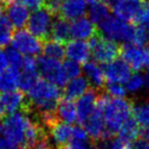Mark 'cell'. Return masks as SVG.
I'll use <instances>...</instances> for the list:
<instances>
[{"instance_id": "cell-1", "label": "cell", "mask_w": 149, "mask_h": 149, "mask_svg": "<svg viewBox=\"0 0 149 149\" xmlns=\"http://www.w3.org/2000/svg\"><path fill=\"white\" fill-rule=\"evenodd\" d=\"M133 101L128 98H110L105 92L103 101V118L107 133L114 136L122 125L132 116Z\"/></svg>"}, {"instance_id": "cell-2", "label": "cell", "mask_w": 149, "mask_h": 149, "mask_svg": "<svg viewBox=\"0 0 149 149\" xmlns=\"http://www.w3.org/2000/svg\"><path fill=\"white\" fill-rule=\"evenodd\" d=\"M29 116L17 111L5 116L3 122V139L9 145H15L25 149V132Z\"/></svg>"}, {"instance_id": "cell-3", "label": "cell", "mask_w": 149, "mask_h": 149, "mask_svg": "<svg viewBox=\"0 0 149 149\" xmlns=\"http://www.w3.org/2000/svg\"><path fill=\"white\" fill-rule=\"evenodd\" d=\"M99 33L112 41L133 42L135 26L125 23L123 19L108 15L99 24Z\"/></svg>"}, {"instance_id": "cell-4", "label": "cell", "mask_w": 149, "mask_h": 149, "mask_svg": "<svg viewBox=\"0 0 149 149\" xmlns=\"http://www.w3.org/2000/svg\"><path fill=\"white\" fill-rule=\"evenodd\" d=\"M89 40L91 53L93 54V57L96 61L106 64L116 59L120 55V46L116 41H112L102 36L99 31Z\"/></svg>"}, {"instance_id": "cell-5", "label": "cell", "mask_w": 149, "mask_h": 149, "mask_svg": "<svg viewBox=\"0 0 149 149\" xmlns=\"http://www.w3.org/2000/svg\"><path fill=\"white\" fill-rule=\"evenodd\" d=\"M52 17L53 15L45 8H41L35 10L28 19V30L30 33H32L34 36L39 38L42 41L49 39L50 29L52 25Z\"/></svg>"}, {"instance_id": "cell-6", "label": "cell", "mask_w": 149, "mask_h": 149, "mask_svg": "<svg viewBox=\"0 0 149 149\" xmlns=\"http://www.w3.org/2000/svg\"><path fill=\"white\" fill-rule=\"evenodd\" d=\"M13 47L26 55H38L42 52V41L27 30H19L11 37Z\"/></svg>"}, {"instance_id": "cell-7", "label": "cell", "mask_w": 149, "mask_h": 149, "mask_svg": "<svg viewBox=\"0 0 149 149\" xmlns=\"http://www.w3.org/2000/svg\"><path fill=\"white\" fill-rule=\"evenodd\" d=\"M27 108V96L23 91L0 92V118L15 112H25Z\"/></svg>"}, {"instance_id": "cell-8", "label": "cell", "mask_w": 149, "mask_h": 149, "mask_svg": "<svg viewBox=\"0 0 149 149\" xmlns=\"http://www.w3.org/2000/svg\"><path fill=\"white\" fill-rule=\"evenodd\" d=\"M37 70L47 81L59 87H64L68 83L62 72L61 64L58 62V60L46 55L40 56L37 59Z\"/></svg>"}, {"instance_id": "cell-9", "label": "cell", "mask_w": 149, "mask_h": 149, "mask_svg": "<svg viewBox=\"0 0 149 149\" xmlns=\"http://www.w3.org/2000/svg\"><path fill=\"white\" fill-rule=\"evenodd\" d=\"M101 91L94 89V88H90L85 94H83L79 98L77 104H76V107H77L78 122L81 125L85 123V120L89 118L90 114L95 109L99 93Z\"/></svg>"}, {"instance_id": "cell-10", "label": "cell", "mask_w": 149, "mask_h": 149, "mask_svg": "<svg viewBox=\"0 0 149 149\" xmlns=\"http://www.w3.org/2000/svg\"><path fill=\"white\" fill-rule=\"evenodd\" d=\"M143 0H116L109 2L116 17L123 21L134 22L137 13L142 6Z\"/></svg>"}, {"instance_id": "cell-11", "label": "cell", "mask_w": 149, "mask_h": 149, "mask_svg": "<svg viewBox=\"0 0 149 149\" xmlns=\"http://www.w3.org/2000/svg\"><path fill=\"white\" fill-rule=\"evenodd\" d=\"M46 129L56 149H61L63 146L68 145L72 139V127L59 120L54 122Z\"/></svg>"}, {"instance_id": "cell-12", "label": "cell", "mask_w": 149, "mask_h": 149, "mask_svg": "<svg viewBox=\"0 0 149 149\" xmlns=\"http://www.w3.org/2000/svg\"><path fill=\"white\" fill-rule=\"evenodd\" d=\"M104 77L108 82L126 83L131 77V68L126 61L114 59L104 66Z\"/></svg>"}, {"instance_id": "cell-13", "label": "cell", "mask_w": 149, "mask_h": 149, "mask_svg": "<svg viewBox=\"0 0 149 149\" xmlns=\"http://www.w3.org/2000/svg\"><path fill=\"white\" fill-rule=\"evenodd\" d=\"M120 55H122L123 60L126 61L128 65L135 72H139L144 68L145 49H142L139 46H134L132 44L122 45Z\"/></svg>"}, {"instance_id": "cell-14", "label": "cell", "mask_w": 149, "mask_h": 149, "mask_svg": "<svg viewBox=\"0 0 149 149\" xmlns=\"http://www.w3.org/2000/svg\"><path fill=\"white\" fill-rule=\"evenodd\" d=\"M87 11V1L86 0H63L60 5L58 17L70 19H76L85 15Z\"/></svg>"}, {"instance_id": "cell-15", "label": "cell", "mask_w": 149, "mask_h": 149, "mask_svg": "<svg viewBox=\"0 0 149 149\" xmlns=\"http://www.w3.org/2000/svg\"><path fill=\"white\" fill-rule=\"evenodd\" d=\"M65 55L68 58L77 61L78 63H85L91 55L89 43L77 39L68 41L65 47Z\"/></svg>"}, {"instance_id": "cell-16", "label": "cell", "mask_w": 149, "mask_h": 149, "mask_svg": "<svg viewBox=\"0 0 149 149\" xmlns=\"http://www.w3.org/2000/svg\"><path fill=\"white\" fill-rule=\"evenodd\" d=\"M5 8H6L7 19L13 28L21 29L27 25L30 17L28 7L17 1H13L11 3L7 4Z\"/></svg>"}, {"instance_id": "cell-17", "label": "cell", "mask_w": 149, "mask_h": 149, "mask_svg": "<svg viewBox=\"0 0 149 149\" xmlns=\"http://www.w3.org/2000/svg\"><path fill=\"white\" fill-rule=\"evenodd\" d=\"M98 32L95 24L82 17L74 19L70 25V35L77 40H86L92 38Z\"/></svg>"}, {"instance_id": "cell-18", "label": "cell", "mask_w": 149, "mask_h": 149, "mask_svg": "<svg viewBox=\"0 0 149 149\" xmlns=\"http://www.w3.org/2000/svg\"><path fill=\"white\" fill-rule=\"evenodd\" d=\"M90 89V82L84 76H79L77 78L70 80L64 86L63 90V98L68 100L74 101V99L81 97Z\"/></svg>"}, {"instance_id": "cell-19", "label": "cell", "mask_w": 149, "mask_h": 149, "mask_svg": "<svg viewBox=\"0 0 149 149\" xmlns=\"http://www.w3.org/2000/svg\"><path fill=\"white\" fill-rule=\"evenodd\" d=\"M70 25L68 21L57 15V19L52 21L49 39L64 44L70 41Z\"/></svg>"}, {"instance_id": "cell-20", "label": "cell", "mask_w": 149, "mask_h": 149, "mask_svg": "<svg viewBox=\"0 0 149 149\" xmlns=\"http://www.w3.org/2000/svg\"><path fill=\"white\" fill-rule=\"evenodd\" d=\"M84 72L89 80L90 84L94 86V89L101 91L105 86V77L103 70L94 61H87L84 64Z\"/></svg>"}, {"instance_id": "cell-21", "label": "cell", "mask_w": 149, "mask_h": 149, "mask_svg": "<svg viewBox=\"0 0 149 149\" xmlns=\"http://www.w3.org/2000/svg\"><path fill=\"white\" fill-rule=\"evenodd\" d=\"M56 116L58 120L66 124H74L78 120L77 107L74 101L68 99H60L56 107Z\"/></svg>"}, {"instance_id": "cell-22", "label": "cell", "mask_w": 149, "mask_h": 149, "mask_svg": "<svg viewBox=\"0 0 149 149\" xmlns=\"http://www.w3.org/2000/svg\"><path fill=\"white\" fill-rule=\"evenodd\" d=\"M19 72L15 68H5L0 72V92L15 90L19 87Z\"/></svg>"}, {"instance_id": "cell-23", "label": "cell", "mask_w": 149, "mask_h": 149, "mask_svg": "<svg viewBox=\"0 0 149 149\" xmlns=\"http://www.w3.org/2000/svg\"><path fill=\"white\" fill-rule=\"evenodd\" d=\"M110 5L108 0H97L90 3L89 17L94 24H100L109 15Z\"/></svg>"}, {"instance_id": "cell-24", "label": "cell", "mask_w": 149, "mask_h": 149, "mask_svg": "<svg viewBox=\"0 0 149 149\" xmlns=\"http://www.w3.org/2000/svg\"><path fill=\"white\" fill-rule=\"evenodd\" d=\"M140 131L141 128L139 126L138 122L136 120V118L130 116L122 125V127L118 130V134L124 139H127L129 141H133V140H136L140 136Z\"/></svg>"}, {"instance_id": "cell-25", "label": "cell", "mask_w": 149, "mask_h": 149, "mask_svg": "<svg viewBox=\"0 0 149 149\" xmlns=\"http://www.w3.org/2000/svg\"><path fill=\"white\" fill-rule=\"evenodd\" d=\"M42 51L44 52L46 56L56 60H62L65 55V49L63 48V45L52 39H48L44 41Z\"/></svg>"}, {"instance_id": "cell-26", "label": "cell", "mask_w": 149, "mask_h": 149, "mask_svg": "<svg viewBox=\"0 0 149 149\" xmlns=\"http://www.w3.org/2000/svg\"><path fill=\"white\" fill-rule=\"evenodd\" d=\"M38 80H39V74L37 70L35 72L24 70L22 74H19V87L23 92H29L31 88L37 83Z\"/></svg>"}, {"instance_id": "cell-27", "label": "cell", "mask_w": 149, "mask_h": 149, "mask_svg": "<svg viewBox=\"0 0 149 149\" xmlns=\"http://www.w3.org/2000/svg\"><path fill=\"white\" fill-rule=\"evenodd\" d=\"M13 28L7 17H2L0 19V49L6 47L9 42H11Z\"/></svg>"}, {"instance_id": "cell-28", "label": "cell", "mask_w": 149, "mask_h": 149, "mask_svg": "<svg viewBox=\"0 0 149 149\" xmlns=\"http://www.w3.org/2000/svg\"><path fill=\"white\" fill-rule=\"evenodd\" d=\"M132 114L142 128H149V103L134 105Z\"/></svg>"}, {"instance_id": "cell-29", "label": "cell", "mask_w": 149, "mask_h": 149, "mask_svg": "<svg viewBox=\"0 0 149 149\" xmlns=\"http://www.w3.org/2000/svg\"><path fill=\"white\" fill-rule=\"evenodd\" d=\"M62 72H63L64 78L66 79V81H70V80L74 79V78L79 77L81 74L82 68L80 66V64L77 61H74L72 59L64 60L63 63L61 65Z\"/></svg>"}, {"instance_id": "cell-30", "label": "cell", "mask_w": 149, "mask_h": 149, "mask_svg": "<svg viewBox=\"0 0 149 149\" xmlns=\"http://www.w3.org/2000/svg\"><path fill=\"white\" fill-rule=\"evenodd\" d=\"M5 55H6L7 64H9V68H15V70H19V68H22L24 58H23V56H22L21 52L17 51L15 48L13 47V48L6 49Z\"/></svg>"}, {"instance_id": "cell-31", "label": "cell", "mask_w": 149, "mask_h": 149, "mask_svg": "<svg viewBox=\"0 0 149 149\" xmlns=\"http://www.w3.org/2000/svg\"><path fill=\"white\" fill-rule=\"evenodd\" d=\"M133 43L139 47L149 45V31L145 29L142 26L135 27L134 38H133Z\"/></svg>"}, {"instance_id": "cell-32", "label": "cell", "mask_w": 149, "mask_h": 149, "mask_svg": "<svg viewBox=\"0 0 149 149\" xmlns=\"http://www.w3.org/2000/svg\"><path fill=\"white\" fill-rule=\"evenodd\" d=\"M103 89H105V92L109 96L116 98H122L126 96L127 90L120 83H114V82H108L107 85L104 86Z\"/></svg>"}, {"instance_id": "cell-33", "label": "cell", "mask_w": 149, "mask_h": 149, "mask_svg": "<svg viewBox=\"0 0 149 149\" xmlns=\"http://www.w3.org/2000/svg\"><path fill=\"white\" fill-rule=\"evenodd\" d=\"M126 83H127L126 89H128L129 91H131V92H134V91L139 90L143 85H144V80H143L141 74H134L129 78V80L126 82Z\"/></svg>"}, {"instance_id": "cell-34", "label": "cell", "mask_w": 149, "mask_h": 149, "mask_svg": "<svg viewBox=\"0 0 149 149\" xmlns=\"http://www.w3.org/2000/svg\"><path fill=\"white\" fill-rule=\"evenodd\" d=\"M109 149H133V145L131 141L124 139L123 137H114L110 138Z\"/></svg>"}, {"instance_id": "cell-35", "label": "cell", "mask_w": 149, "mask_h": 149, "mask_svg": "<svg viewBox=\"0 0 149 149\" xmlns=\"http://www.w3.org/2000/svg\"><path fill=\"white\" fill-rule=\"evenodd\" d=\"M63 0H45L44 1V6L53 17L58 15L60 5H61Z\"/></svg>"}, {"instance_id": "cell-36", "label": "cell", "mask_w": 149, "mask_h": 149, "mask_svg": "<svg viewBox=\"0 0 149 149\" xmlns=\"http://www.w3.org/2000/svg\"><path fill=\"white\" fill-rule=\"evenodd\" d=\"M17 2L24 4L26 7L32 10H37V9L41 8L44 6V1L45 0H15Z\"/></svg>"}, {"instance_id": "cell-37", "label": "cell", "mask_w": 149, "mask_h": 149, "mask_svg": "<svg viewBox=\"0 0 149 149\" xmlns=\"http://www.w3.org/2000/svg\"><path fill=\"white\" fill-rule=\"evenodd\" d=\"M23 70H28V72H35L37 70V59L34 56L28 55L27 57H25L23 61Z\"/></svg>"}, {"instance_id": "cell-38", "label": "cell", "mask_w": 149, "mask_h": 149, "mask_svg": "<svg viewBox=\"0 0 149 149\" xmlns=\"http://www.w3.org/2000/svg\"><path fill=\"white\" fill-rule=\"evenodd\" d=\"M133 149H149V139L137 138L133 144Z\"/></svg>"}, {"instance_id": "cell-39", "label": "cell", "mask_w": 149, "mask_h": 149, "mask_svg": "<svg viewBox=\"0 0 149 149\" xmlns=\"http://www.w3.org/2000/svg\"><path fill=\"white\" fill-rule=\"evenodd\" d=\"M144 66L149 70V48L145 49V56H144Z\"/></svg>"}, {"instance_id": "cell-40", "label": "cell", "mask_w": 149, "mask_h": 149, "mask_svg": "<svg viewBox=\"0 0 149 149\" xmlns=\"http://www.w3.org/2000/svg\"><path fill=\"white\" fill-rule=\"evenodd\" d=\"M143 80H144V85H145V87H146L147 89L149 90V72H147V74H145V77L143 78Z\"/></svg>"}, {"instance_id": "cell-41", "label": "cell", "mask_w": 149, "mask_h": 149, "mask_svg": "<svg viewBox=\"0 0 149 149\" xmlns=\"http://www.w3.org/2000/svg\"><path fill=\"white\" fill-rule=\"evenodd\" d=\"M4 9H5V5L3 4V2L0 0V19L2 17V13H3V11H4Z\"/></svg>"}, {"instance_id": "cell-42", "label": "cell", "mask_w": 149, "mask_h": 149, "mask_svg": "<svg viewBox=\"0 0 149 149\" xmlns=\"http://www.w3.org/2000/svg\"><path fill=\"white\" fill-rule=\"evenodd\" d=\"M1 1H2L3 4H4L5 6H6L7 4H9V3H11V2H13V1H15V0H1Z\"/></svg>"}, {"instance_id": "cell-43", "label": "cell", "mask_w": 149, "mask_h": 149, "mask_svg": "<svg viewBox=\"0 0 149 149\" xmlns=\"http://www.w3.org/2000/svg\"><path fill=\"white\" fill-rule=\"evenodd\" d=\"M61 149H76V148H74L72 146H70V144H68V145H65V146H63Z\"/></svg>"}, {"instance_id": "cell-44", "label": "cell", "mask_w": 149, "mask_h": 149, "mask_svg": "<svg viewBox=\"0 0 149 149\" xmlns=\"http://www.w3.org/2000/svg\"><path fill=\"white\" fill-rule=\"evenodd\" d=\"M2 130H3V124L1 123V120H0V135L2 133Z\"/></svg>"}, {"instance_id": "cell-45", "label": "cell", "mask_w": 149, "mask_h": 149, "mask_svg": "<svg viewBox=\"0 0 149 149\" xmlns=\"http://www.w3.org/2000/svg\"><path fill=\"white\" fill-rule=\"evenodd\" d=\"M86 1H88L89 3H91V2H94V1H97V0H86Z\"/></svg>"}, {"instance_id": "cell-46", "label": "cell", "mask_w": 149, "mask_h": 149, "mask_svg": "<svg viewBox=\"0 0 149 149\" xmlns=\"http://www.w3.org/2000/svg\"><path fill=\"white\" fill-rule=\"evenodd\" d=\"M110 1H111V0H108V2H110Z\"/></svg>"}]
</instances>
